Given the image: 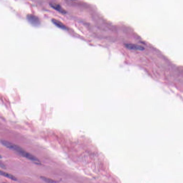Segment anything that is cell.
<instances>
[{
    "instance_id": "obj_1",
    "label": "cell",
    "mask_w": 183,
    "mask_h": 183,
    "mask_svg": "<svg viewBox=\"0 0 183 183\" xmlns=\"http://www.w3.org/2000/svg\"><path fill=\"white\" fill-rule=\"evenodd\" d=\"M0 142L4 146L10 150L17 152L23 157L33 161L36 164H40V161L38 158H37L36 157L34 156L33 155L24 150L23 148L20 146L12 143L11 142H9L7 140H1Z\"/></svg>"
},
{
    "instance_id": "obj_2",
    "label": "cell",
    "mask_w": 183,
    "mask_h": 183,
    "mask_svg": "<svg viewBox=\"0 0 183 183\" xmlns=\"http://www.w3.org/2000/svg\"><path fill=\"white\" fill-rule=\"evenodd\" d=\"M29 22L34 26H38L40 24V22L38 18L33 14H28L27 17Z\"/></svg>"
},
{
    "instance_id": "obj_3",
    "label": "cell",
    "mask_w": 183,
    "mask_h": 183,
    "mask_svg": "<svg viewBox=\"0 0 183 183\" xmlns=\"http://www.w3.org/2000/svg\"><path fill=\"white\" fill-rule=\"evenodd\" d=\"M125 47L131 50H144L145 48L142 46L136 45V44H125Z\"/></svg>"
},
{
    "instance_id": "obj_4",
    "label": "cell",
    "mask_w": 183,
    "mask_h": 183,
    "mask_svg": "<svg viewBox=\"0 0 183 183\" xmlns=\"http://www.w3.org/2000/svg\"><path fill=\"white\" fill-rule=\"evenodd\" d=\"M50 6L52 8H53L54 9L56 10V11L65 14L66 13V11L64 10L62 8V6L59 4H58L54 3H51L50 4Z\"/></svg>"
},
{
    "instance_id": "obj_5",
    "label": "cell",
    "mask_w": 183,
    "mask_h": 183,
    "mask_svg": "<svg viewBox=\"0 0 183 183\" xmlns=\"http://www.w3.org/2000/svg\"><path fill=\"white\" fill-rule=\"evenodd\" d=\"M52 21L55 26L58 27V28H60L64 29V30H66L67 28V27L65 24H63L62 23L60 22L59 21L57 20V19H52Z\"/></svg>"
},
{
    "instance_id": "obj_6",
    "label": "cell",
    "mask_w": 183,
    "mask_h": 183,
    "mask_svg": "<svg viewBox=\"0 0 183 183\" xmlns=\"http://www.w3.org/2000/svg\"><path fill=\"white\" fill-rule=\"evenodd\" d=\"M0 175L2 176H4V177L9 178V179H11V180H13V181H17V178L15 176H14L13 175H11V174H10V173L4 172V171H3L1 170H0Z\"/></svg>"
},
{
    "instance_id": "obj_7",
    "label": "cell",
    "mask_w": 183,
    "mask_h": 183,
    "mask_svg": "<svg viewBox=\"0 0 183 183\" xmlns=\"http://www.w3.org/2000/svg\"><path fill=\"white\" fill-rule=\"evenodd\" d=\"M41 179H42L43 181L47 183H57V182L50 179V178H46L44 176H41Z\"/></svg>"
},
{
    "instance_id": "obj_8",
    "label": "cell",
    "mask_w": 183,
    "mask_h": 183,
    "mask_svg": "<svg viewBox=\"0 0 183 183\" xmlns=\"http://www.w3.org/2000/svg\"><path fill=\"white\" fill-rule=\"evenodd\" d=\"M0 167L1 168H5L6 166L2 162L0 161Z\"/></svg>"
},
{
    "instance_id": "obj_9",
    "label": "cell",
    "mask_w": 183,
    "mask_h": 183,
    "mask_svg": "<svg viewBox=\"0 0 183 183\" xmlns=\"http://www.w3.org/2000/svg\"><path fill=\"white\" fill-rule=\"evenodd\" d=\"M1 158H2V157H1V156L0 155V159Z\"/></svg>"
},
{
    "instance_id": "obj_10",
    "label": "cell",
    "mask_w": 183,
    "mask_h": 183,
    "mask_svg": "<svg viewBox=\"0 0 183 183\" xmlns=\"http://www.w3.org/2000/svg\"></svg>"
}]
</instances>
